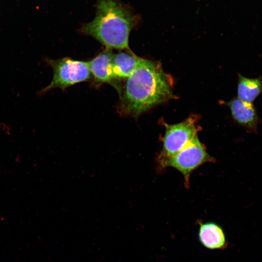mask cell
Wrapping results in <instances>:
<instances>
[{
    "instance_id": "cell-3",
    "label": "cell",
    "mask_w": 262,
    "mask_h": 262,
    "mask_svg": "<svg viewBox=\"0 0 262 262\" xmlns=\"http://www.w3.org/2000/svg\"><path fill=\"white\" fill-rule=\"evenodd\" d=\"M44 61L53 69V76L50 83L38 92L39 95L56 88L64 90L92 78L88 62L76 60L69 57L57 60L46 58Z\"/></svg>"
},
{
    "instance_id": "cell-8",
    "label": "cell",
    "mask_w": 262,
    "mask_h": 262,
    "mask_svg": "<svg viewBox=\"0 0 262 262\" xmlns=\"http://www.w3.org/2000/svg\"><path fill=\"white\" fill-rule=\"evenodd\" d=\"M141 59L131 50H122L114 54L112 68L115 79L117 81L126 79L135 70Z\"/></svg>"
},
{
    "instance_id": "cell-5",
    "label": "cell",
    "mask_w": 262,
    "mask_h": 262,
    "mask_svg": "<svg viewBox=\"0 0 262 262\" xmlns=\"http://www.w3.org/2000/svg\"><path fill=\"white\" fill-rule=\"evenodd\" d=\"M197 117L190 116L182 122L164 124L163 148L158 159L171 157L181 150L197 136Z\"/></svg>"
},
{
    "instance_id": "cell-7",
    "label": "cell",
    "mask_w": 262,
    "mask_h": 262,
    "mask_svg": "<svg viewBox=\"0 0 262 262\" xmlns=\"http://www.w3.org/2000/svg\"><path fill=\"white\" fill-rule=\"evenodd\" d=\"M233 120L248 132H256L260 119L252 103L233 98L227 102Z\"/></svg>"
},
{
    "instance_id": "cell-4",
    "label": "cell",
    "mask_w": 262,
    "mask_h": 262,
    "mask_svg": "<svg viewBox=\"0 0 262 262\" xmlns=\"http://www.w3.org/2000/svg\"><path fill=\"white\" fill-rule=\"evenodd\" d=\"M211 161H213V158L208 154L197 136L175 155L158 159L162 168L172 167L180 171L187 185L189 184L191 173L201 164Z\"/></svg>"
},
{
    "instance_id": "cell-1",
    "label": "cell",
    "mask_w": 262,
    "mask_h": 262,
    "mask_svg": "<svg viewBox=\"0 0 262 262\" xmlns=\"http://www.w3.org/2000/svg\"><path fill=\"white\" fill-rule=\"evenodd\" d=\"M118 93L117 111L123 117L137 118L153 107L174 98L173 81L158 62L141 58Z\"/></svg>"
},
{
    "instance_id": "cell-10",
    "label": "cell",
    "mask_w": 262,
    "mask_h": 262,
    "mask_svg": "<svg viewBox=\"0 0 262 262\" xmlns=\"http://www.w3.org/2000/svg\"><path fill=\"white\" fill-rule=\"evenodd\" d=\"M262 94V77L247 78L238 74L237 98L244 101L252 103Z\"/></svg>"
},
{
    "instance_id": "cell-9",
    "label": "cell",
    "mask_w": 262,
    "mask_h": 262,
    "mask_svg": "<svg viewBox=\"0 0 262 262\" xmlns=\"http://www.w3.org/2000/svg\"><path fill=\"white\" fill-rule=\"evenodd\" d=\"M198 238L202 245L209 249H221L227 246L224 230L219 225L213 222L200 224Z\"/></svg>"
},
{
    "instance_id": "cell-2",
    "label": "cell",
    "mask_w": 262,
    "mask_h": 262,
    "mask_svg": "<svg viewBox=\"0 0 262 262\" xmlns=\"http://www.w3.org/2000/svg\"><path fill=\"white\" fill-rule=\"evenodd\" d=\"M95 7L94 18L83 24L80 32L93 37L106 49L131 50L130 34L141 22V16L119 0H97Z\"/></svg>"
},
{
    "instance_id": "cell-6",
    "label": "cell",
    "mask_w": 262,
    "mask_h": 262,
    "mask_svg": "<svg viewBox=\"0 0 262 262\" xmlns=\"http://www.w3.org/2000/svg\"><path fill=\"white\" fill-rule=\"evenodd\" d=\"M112 49L105 48L88 62L89 68L94 81L98 83H108L115 88L118 93L120 90L118 81L114 78L112 61Z\"/></svg>"
}]
</instances>
